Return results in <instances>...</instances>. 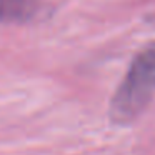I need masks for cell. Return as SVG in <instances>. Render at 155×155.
<instances>
[{
	"label": "cell",
	"mask_w": 155,
	"mask_h": 155,
	"mask_svg": "<svg viewBox=\"0 0 155 155\" xmlns=\"http://www.w3.org/2000/svg\"><path fill=\"white\" fill-rule=\"evenodd\" d=\"M155 94V44L138 52L110 104V118L115 124L134 122Z\"/></svg>",
	"instance_id": "obj_1"
},
{
	"label": "cell",
	"mask_w": 155,
	"mask_h": 155,
	"mask_svg": "<svg viewBox=\"0 0 155 155\" xmlns=\"http://www.w3.org/2000/svg\"><path fill=\"white\" fill-rule=\"evenodd\" d=\"M42 0H0V24H25L40 10Z\"/></svg>",
	"instance_id": "obj_2"
}]
</instances>
